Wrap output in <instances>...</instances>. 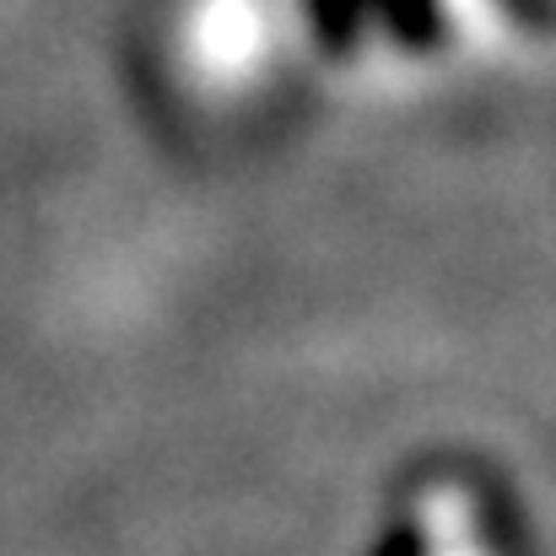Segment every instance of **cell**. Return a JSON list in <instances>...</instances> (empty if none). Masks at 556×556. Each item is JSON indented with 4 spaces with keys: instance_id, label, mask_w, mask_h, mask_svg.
I'll return each mask as SVG.
<instances>
[{
    "instance_id": "obj_1",
    "label": "cell",
    "mask_w": 556,
    "mask_h": 556,
    "mask_svg": "<svg viewBox=\"0 0 556 556\" xmlns=\"http://www.w3.org/2000/svg\"><path fill=\"white\" fill-rule=\"evenodd\" d=\"M432 530H438L432 514H427V508H410L405 519L389 525V535L372 546V556H432L438 552V535H432Z\"/></svg>"
}]
</instances>
